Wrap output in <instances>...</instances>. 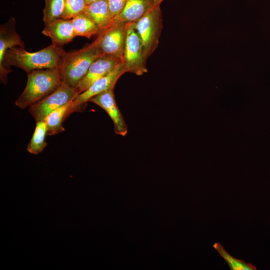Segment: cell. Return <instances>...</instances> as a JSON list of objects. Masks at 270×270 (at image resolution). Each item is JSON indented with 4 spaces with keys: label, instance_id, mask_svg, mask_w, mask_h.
I'll return each mask as SVG.
<instances>
[{
    "label": "cell",
    "instance_id": "1",
    "mask_svg": "<svg viewBox=\"0 0 270 270\" xmlns=\"http://www.w3.org/2000/svg\"><path fill=\"white\" fill-rule=\"evenodd\" d=\"M66 52L62 47L52 44L36 52H28L22 47L8 48L4 56L2 66L0 68V78L6 84L10 68L14 66L22 68L27 74L34 70L58 68Z\"/></svg>",
    "mask_w": 270,
    "mask_h": 270
},
{
    "label": "cell",
    "instance_id": "2",
    "mask_svg": "<svg viewBox=\"0 0 270 270\" xmlns=\"http://www.w3.org/2000/svg\"><path fill=\"white\" fill-rule=\"evenodd\" d=\"M102 55L97 38L82 49L66 52L58 68L62 83L76 89L92 62Z\"/></svg>",
    "mask_w": 270,
    "mask_h": 270
},
{
    "label": "cell",
    "instance_id": "3",
    "mask_svg": "<svg viewBox=\"0 0 270 270\" xmlns=\"http://www.w3.org/2000/svg\"><path fill=\"white\" fill-rule=\"evenodd\" d=\"M62 84L58 68L32 70L28 73L26 86L15 104L22 109L30 107L52 93Z\"/></svg>",
    "mask_w": 270,
    "mask_h": 270
},
{
    "label": "cell",
    "instance_id": "4",
    "mask_svg": "<svg viewBox=\"0 0 270 270\" xmlns=\"http://www.w3.org/2000/svg\"><path fill=\"white\" fill-rule=\"evenodd\" d=\"M134 24L147 60L158 47L162 28V18L160 6H154Z\"/></svg>",
    "mask_w": 270,
    "mask_h": 270
},
{
    "label": "cell",
    "instance_id": "5",
    "mask_svg": "<svg viewBox=\"0 0 270 270\" xmlns=\"http://www.w3.org/2000/svg\"><path fill=\"white\" fill-rule=\"evenodd\" d=\"M79 94L76 89L62 84L48 96L30 106L36 122L44 120L52 112L72 102Z\"/></svg>",
    "mask_w": 270,
    "mask_h": 270
},
{
    "label": "cell",
    "instance_id": "6",
    "mask_svg": "<svg viewBox=\"0 0 270 270\" xmlns=\"http://www.w3.org/2000/svg\"><path fill=\"white\" fill-rule=\"evenodd\" d=\"M146 60L140 38L134 22L127 24V33L122 62L128 72L142 76L147 72Z\"/></svg>",
    "mask_w": 270,
    "mask_h": 270
},
{
    "label": "cell",
    "instance_id": "7",
    "mask_svg": "<svg viewBox=\"0 0 270 270\" xmlns=\"http://www.w3.org/2000/svg\"><path fill=\"white\" fill-rule=\"evenodd\" d=\"M127 33V24L114 20L107 28L100 31L96 38L103 54L122 61Z\"/></svg>",
    "mask_w": 270,
    "mask_h": 270
},
{
    "label": "cell",
    "instance_id": "8",
    "mask_svg": "<svg viewBox=\"0 0 270 270\" xmlns=\"http://www.w3.org/2000/svg\"><path fill=\"white\" fill-rule=\"evenodd\" d=\"M126 72L127 70L122 62L110 73L94 82L72 101L74 112L82 111L85 108L86 103L94 96L106 91L114 90L117 80Z\"/></svg>",
    "mask_w": 270,
    "mask_h": 270
},
{
    "label": "cell",
    "instance_id": "9",
    "mask_svg": "<svg viewBox=\"0 0 270 270\" xmlns=\"http://www.w3.org/2000/svg\"><path fill=\"white\" fill-rule=\"evenodd\" d=\"M114 90L100 93L92 98L89 102L100 106L108 114L113 122L114 130L116 134L125 136L128 134V126L117 106Z\"/></svg>",
    "mask_w": 270,
    "mask_h": 270
},
{
    "label": "cell",
    "instance_id": "10",
    "mask_svg": "<svg viewBox=\"0 0 270 270\" xmlns=\"http://www.w3.org/2000/svg\"><path fill=\"white\" fill-rule=\"evenodd\" d=\"M122 61L114 56L103 54L90 66L86 75L76 88L78 94L88 89L94 82L112 70Z\"/></svg>",
    "mask_w": 270,
    "mask_h": 270
},
{
    "label": "cell",
    "instance_id": "11",
    "mask_svg": "<svg viewBox=\"0 0 270 270\" xmlns=\"http://www.w3.org/2000/svg\"><path fill=\"white\" fill-rule=\"evenodd\" d=\"M42 34L50 38L52 44L62 47L72 41L76 36L71 20L58 18L44 24Z\"/></svg>",
    "mask_w": 270,
    "mask_h": 270
},
{
    "label": "cell",
    "instance_id": "12",
    "mask_svg": "<svg viewBox=\"0 0 270 270\" xmlns=\"http://www.w3.org/2000/svg\"><path fill=\"white\" fill-rule=\"evenodd\" d=\"M156 6L152 0H128L122 12L114 20L126 24L134 22Z\"/></svg>",
    "mask_w": 270,
    "mask_h": 270
},
{
    "label": "cell",
    "instance_id": "13",
    "mask_svg": "<svg viewBox=\"0 0 270 270\" xmlns=\"http://www.w3.org/2000/svg\"><path fill=\"white\" fill-rule=\"evenodd\" d=\"M16 20L10 17L0 26V68L2 66L4 56L10 48L19 46L24 48L21 36L16 30Z\"/></svg>",
    "mask_w": 270,
    "mask_h": 270
},
{
    "label": "cell",
    "instance_id": "14",
    "mask_svg": "<svg viewBox=\"0 0 270 270\" xmlns=\"http://www.w3.org/2000/svg\"><path fill=\"white\" fill-rule=\"evenodd\" d=\"M84 12L96 23L100 31L107 28L114 21L110 14L108 0H98L88 4Z\"/></svg>",
    "mask_w": 270,
    "mask_h": 270
},
{
    "label": "cell",
    "instance_id": "15",
    "mask_svg": "<svg viewBox=\"0 0 270 270\" xmlns=\"http://www.w3.org/2000/svg\"><path fill=\"white\" fill-rule=\"evenodd\" d=\"M72 102L50 113L44 120L47 128V135L52 136L64 130L62 124L66 118L74 112Z\"/></svg>",
    "mask_w": 270,
    "mask_h": 270
},
{
    "label": "cell",
    "instance_id": "16",
    "mask_svg": "<svg viewBox=\"0 0 270 270\" xmlns=\"http://www.w3.org/2000/svg\"><path fill=\"white\" fill-rule=\"evenodd\" d=\"M76 36L90 38L100 31L98 26L88 16L82 13L71 19Z\"/></svg>",
    "mask_w": 270,
    "mask_h": 270
},
{
    "label": "cell",
    "instance_id": "17",
    "mask_svg": "<svg viewBox=\"0 0 270 270\" xmlns=\"http://www.w3.org/2000/svg\"><path fill=\"white\" fill-rule=\"evenodd\" d=\"M36 122L35 130L26 148L30 153L35 154L42 152L47 146L45 141L47 135L46 124L44 120Z\"/></svg>",
    "mask_w": 270,
    "mask_h": 270
},
{
    "label": "cell",
    "instance_id": "18",
    "mask_svg": "<svg viewBox=\"0 0 270 270\" xmlns=\"http://www.w3.org/2000/svg\"><path fill=\"white\" fill-rule=\"evenodd\" d=\"M66 0H45L42 10V20L47 24L61 18L65 8Z\"/></svg>",
    "mask_w": 270,
    "mask_h": 270
},
{
    "label": "cell",
    "instance_id": "19",
    "mask_svg": "<svg viewBox=\"0 0 270 270\" xmlns=\"http://www.w3.org/2000/svg\"><path fill=\"white\" fill-rule=\"evenodd\" d=\"M212 246L228 264L230 270H256V266L250 262L237 259L230 255L220 242L214 243Z\"/></svg>",
    "mask_w": 270,
    "mask_h": 270
},
{
    "label": "cell",
    "instance_id": "20",
    "mask_svg": "<svg viewBox=\"0 0 270 270\" xmlns=\"http://www.w3.org/2000/svg\"><path fill=\"white\" fill-rule=\"evenodd\" d=\"M87 5L86 0H66L62 18L71 20L83 13Z\"/></svg>",
    "mask_w": 270,
    "mask_h": 270
},
{
    "label": "cell",
    "instance_id": "21",
    "mask_svg": "<svg viewBox=\"0 0 270 270\" xmlns=\"http://www.w3.org/2000/svg\"><path fill=\"white\" fill-rule=\"evenodd\" d=\"M128 0H108L111 16L114 18L122 10Z\"/></svg>",
    "mask_w": 270,
    "mask_h": 270
},
{
    "label": "cell",
    "instance_id": "22",
    "mask_svg": "<svg viewBox=\"0 0 270 270\" xmlns=\"http://www.w3.org/2000/svg\"><path fill=\"white\" fill-rule=\"evenodd\" d=\"M164 0H152L156 6H160V3Z\"/></svg>",
    "mask_w": 270,
    "mask_h": 270
},
{
    "label": "cell",
    "instance_id": "23",
    "mask_svg": "<svg viewBox=\"0 0 270 270\" xmlns=\"http://www.w3.org/2000/svg\"><path fill=\"white\" fill-rule=\"evenodd\" d=\"M86 0V4H89L92 2H95V1H96V0Z\"/></svg>",
    "mask_w": 270,
    "mask_h": 270
}]
</instances>
